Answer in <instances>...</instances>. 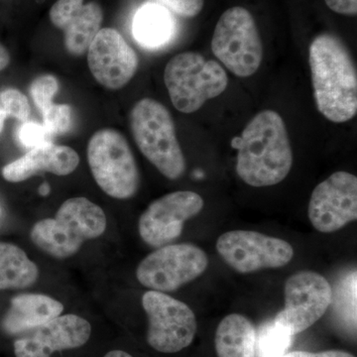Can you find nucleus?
I'll list each match as a JSON object with an SVG mask.
<instances>
[{"label":"nucleus","instance_id":"423d86ee","mask_svg":"<svg viewBox=\"0 0 357 357\" xmlns=\"http://www.w3.org/2000/svg\"><path fill=\"white\" fill-rule=\"evenodd\" d=\"M88 162L96 184L105 194L116 199L135 196L139 171L123 134L112 128L96 131L89 141Z\"/></svg>","mask_w":357,"mask_h":357},{"label":"nucleus","instance_id":"aec40b11","mask_svg":"<svg viewBox=\"0 0 357 357\" xmlns=\"http://www.w3.org/2000/svg\"><path fill=\"white\" fill-rule=\"evenodd\" d=\"M39 269L24 250L0 241V290L30 287L38 280Z\"/></svg>","mask_w":357,"mask_h":357},{"label":"nucleus","instance_id":"c756f323","mask_svg":"<svg viewBox=\"0 0 357 357\" xmlns=\"http://www.w3.org/2000/svg\"><path fill=\"white\" fill-rule=\"evenodd\" d=\"M9 63H10V55L6 47L0 43V72L8 67Z\"/></svg>","mask_w":357,"mask_h":357},{"label":"nucleus","instance_id":"9d476101","mask_svg":"<svg viewBox=\"0 0 357 357\" xmlns=\"http://www.w3.org/2000/svg\"><path fill=\"white\" fill-rule=\"evenodd\" d=\"M217 251L223 261L241 274L286 266L294 249L283 239L252 230H232L218 238Z\"/></svg>","mask_w":357,"mask_h":357},{"label":"nucleus","instance_id":"7ed1b4c3","mask_svg":"<svg viewBox=\"0 0 357 357\" xmlns=\"http://www.w3.org/2000/svg\"><path fill=\"white\" fill-rule=\"evenodd\" d=\"M107 220L100 206L84 197L63 203L56 217L39 220L30 231L32 243L52 257L65 259L88 241L102 236Z\"/></svg>","mask_w":357,"mask_h":357},{"label":"nucleus","instance_id":"cd10ccee","mask_svg":"<svg viewBox=\"0 0 357 357\" xmlns=\"http://www.w3.org/2000/svg\"><path fill=\"white\" fill-rule=\"evenodd\" d=\"M325 2L333 13L347 16L357 14V0H325Z\"/></svg>","mask_w":357,"mask_h":357},{"label":"nucleus","instance_id":"393cba45","mask_svg":"<svg viewBox=\"0 0 357 357\" xmlns=\"http://www.w3.org/2000/svg\"><path fill=\"white\" fill-rule=\"evenodd\" d=\"M58 91V79L51 75H44L33 81L30 86V93L41 114L54 105L53 98L57 95Z\"/></svg>","mask_w":357,"mask_h":357},{"label":"nucleus","instance_id":"dca6fc26","mask_svg":"<svg viewBox=\"0 0 357 357\" xmlns=\"http://www.w3.org/2000/svg\"><path fill=\"white\" fill-rule=\"evenodd\" d=\"M50 20L64 32L66 50L70 55L83 56L102 29L103 13L96 2L84 0H58L50 10Z\"/></svg>","mask_w":357,"mask_h":357},{"label":"nucleus","instance_id":"a211bd4d","mask_svg":"<svg viewBox=\"0 0 357 357\" xmlns=\"http://www.w3.org/2000/svg\"><path fill=\"white\" fill-rule=\"evenodd\" d=\"M64 305L42 294H24L11 300V307L2 321L4 331L11 335L31 331L61 316Z\"/></svg>","mask_w":357,"mask_h":357},{"label":"nucleus","instance_id":"c85d7f7f","mask_svg":"<svg viewBox=\"0 0 357 357\" xmlns=\"http://www.w3.org/2000/svg\"><path fill=\"white\" fill-rule=\"evenodd\" d=\"M283 357H354L349 352L342 351H326L321 352L292 351Z\"/></svg>","mask_w":357,"mask_h":357},{"label":"nucleus","instance_id":"0eeeda50","mask_svg":"<svg viewBox=\"0 0 357 357\" xmlns=\"http://www.w3.org/2000/svg\"><path fill=\"white\" fill-rule=\"evenodd\" d=\"M211 51L236 76L248 77L259 69L263 45L252 14L241 6L222 13L215 25Z\"/></svg>","mask_w":357,"mask_h":357},{"label":"nucleus","instance_id":"7c9ffc66","mask_svg":"<svg viewBox=\"0 0 357 357\" xmlns=\"http://www.w3.org/2000/svg\"><path fill=\"white\" fill-rule=\"evenodd\" d=\"M105 357H133L131 356L130 354H128V352L123 351H112L107 352L105 354Z\"/></svg>","mask_w":357,"mask_h":357},{"label":"nucleus","instance_id":"f257e3e1","mask_svg":"<svg viewBox=\"0 0 357 357\" xmlns=\"http://www.w3.org/2000/svg\"><path fill=\"white\" fill-rule=\"evenodd\" d=\"M237 150L236 173L251 187H270L285 180L293 165L292 147L278 112L263 110L232 139Z\"/></svg>","mask_w":357,"mask_h":357},{"label":"nucleus","instance_id":"39448f33","mask_svg":"<svg viewBox=\"0 0 357 357\" xmlns=\"http://www.w3.org/2000/svg\"><path fill=\"white\" fill-rule=\"evenodd\" d=\"M164 82L174 107L182 114H192L222 95L229 84L225 69L197 52H185L169 61Z\"/></svg>","mask_w":357,"mask_h":357},{"label":"nucleus","instance_id":"b1692460","mask_svg":"<svg viewBox=\"0 0 357 357\" xmlns=\"http://www.w3.org/2000/svg\"><path fill=\"white\" fill-rule=\"evenodd\" d=\"M41 114L42 124L51 136L67 133L72 128L73 109L69 105H52Z\"/></svg>","mask_w":357,"mask_h":357},{"label":"nucleus","instance_id":"6ab92c4d","mask_svg":"<svg viewBox=\"0 0 357 357\" xmlns=\"http://www.w3.org/2000/svg\"><path fill=\"white\" fill-rule=\"evenodd\" d=\"M256 330L250 319L239 314L223 318L215 332L218 357H257Z\"/></svg>","mask_w":357,"mask_h":357},{"label":"nucleus","instance_id":"20e7f679","mask_svg":"<svg viewBox=\"0 0 357 357\" xmlns=\"http://www.w3.org/2000/svg\"><path fill=\"white\" fill-rule=\"evenodd\" d=\"M134 140L145 158L169 180L185 172V159L176 133L172 115L161 102L142 98L130 112Z\"/></svg>","mask_w":357,"mask_h":357},{"label":"nucleus","instance_id":"4468645a","mask_svg":"<svg viewBox=\"0 0 357 357\" xmlns=\"http://www.w3.org/2000/svg\"><path fill=\"white\" fill-rule=\"evenodd\" d=\"M88 64L98 84L115 91L133 79L139 59L121 33L114 28H102L89 45Z\"/></svg>","mask_w":357,"mask_h":357},{"label":"nucleus","instance_id":"f03ea898","mask_svg":"<svg viewBox=\"0 0 357 357\" xmlns=\"http://www.w3.org/2000/svg\"><path fill=\"white\" fill-rule=\"evenodd\" d=\"M309 63L319 112L335 123L351 121L357 114V73L344 42L319 35L310 46Z\"/></svg>","mask_w":357,"mask_h":357},{"label":"nucleus","instance_id":"f8f14e48","mask_svg":"<svg viewBox=\"0 0 357 357\" xmlns=\"http://www.w3.org/2000/svg\"><path fill=\"white\" fill-rule=\"evenodd\" d=\"M204 204L203 198L192 191L173 192L155 199L139 218L141 238L155 248L174 243L182 234L185 222L198 215Z\"/></svg>","mask_w":357,"mask_h":357},{"label":"nucleus","instance_id":"f3484780","mask_svg":"<svg viewBox=\"0 0 357 357\" xmlns=\"http://www.w3.org/2000/svg\"><path fill=\"white\" fill-rule=\"evenodd\" d=\"M79 164L76 150L48 142L32 148L20 158L7 164L2 169V177L7 182L20 183L40 172L67 176L74 172Z\"/></svg>","mask_w":357,"mask_h":357},{"label":"nucleus","instance_id":"ddd939ff","mask_svg":"<svg viewBox=\"0 0 357 357\" xmlns=\"http://www.w3.org/2000/svg\"><path fill=\"white\" fill-rule=\"evenodd\" d=\"M307 215L312 227L332 234L357 220V178L349 172L333 173L314 188Z\"/></svg>","mask_w":357,"mask_h":357},{"label":"nucleus","instance_id":"6e6552de","mask_svg":"<svg viewBox=\"0 0 357 357\" xmlns=\"http://www.w3.org/2000/svg\"><path fill=\"white\" fill-rule=\"evenodd\" d=\"M208 266L206 252L191 243L168 244L147 255L136 269L141 285L158 292H174L196 280Z\"/></svg>","mask_w":357,"mask_h":357},{"label":"nucleus","instance_id":"5701e85b","mask_svg":"<svg viewBox=\"0 0 357 357\" xmlns=\"http://www.w3.org/2000/svg\"><path fill=\"white\" fill-rule=\"evenodd\" d=\"M31 114L29 100L20 89H6L0 91V134L7 119L26 122Z\"/></svg>","mask_w":357,"mask_h":357},{"label":"nucleus","instance_id":"bb28decb","mask_svg":"<svg viewBox=\"0 0 357 357\" xmlns=\"http://www.w3.org/2000/svg\"><path fill=\"white\" fill-rule=\"evenodd\" d=\"M183 17H196L203 10L204 0H158Z\"/></svg>","mask_w":357,"mask_h":357},{"label":"nucleus","instance_id":"9b49d317","mask_svg":"<svg viewBox=\"0 0 357 357\" xmlns=\"http://www.w3.org/2000/svg\"><path fill=\"white\" fill-rule=\"evenodd\" d=\"M284 296L285 307L274 321L294 337L311 328L326 314L333 302V289L321 274L300 271L289 277Z\"/></svg>","mask_w":357,"mask_h":357},{"label":"nucleus","instance_id":"1a4fd4ad","mask_svg":"<svg viewBox=\"0 0 357 357\" xmlns=\"http://www.w3.org/2000/svg\"><path fill=\"white\" fill-rule=\"evenodd\" d=\"M148 317L147 342L163 354H175L189 347L197 333V319L191 307L182 301L158 291L142 297Z\"/></svg>","mask_w":357,"mask_h":357},{"label":"nucleus","instance_id":"2f4dec72","mask_svg":"<svg viewBox=\"0 0 357 357\" xmlns=\"http://www.w3.org/2000/svg\"><path fill=\"white\" fill-rule=\"evenodd\" d=\"M49 192H50V187H49L47 183H44V184L39 188V194L42 195V196H46Z\"/></svg>","mask_w":357,"mask_h":357},{"label":"nucleus","instance_id":"4be33fe9","mask_svg":"<svg viewBox=\"0 0 357 357\" xmlns=\"http://www.w3.org/2000/svg\"><path fill=\"white\" fill-rule=\"evenodd\" d=\"M293 335L276 321H268L256 333L257 357H283L292 344Z\"/></svg>","mask_w":357,"mask_h":357},{"label":"nucleus","instance_id":"a878e982","mask_svg":"<svg viewBox=\"0 0 357 357\" xmlns=\"http://www.w3.org/2000/svg\"><path fill=\"white\" fill-rule=\"evenodd\" d=\"M18 140L23 146L34 148L50 142L51 135L47 132L43 124L37 122H23L22 126L17 130Z\"/></svg>","mask_w":357,"mask_h":357},{"label":"nucleus","instance_id":"2eb2a0df","mask_svg":"<svg viewBox=\"0 0 357 357\" xmlns=\"http://www.w3.org/2000/svg\"><path fill=\"white\" fill-rule=\"evenodd\" d=\"M91 333V325L82 317L59 316L16 340L14 352L16 357H50L55 351L83 347Z\"/></svg>","mask_w":357,"mask_h":357},{"label":"nucleus","instance_id":"412c9836","mask_svg":"<svg viewBox=\"0 0 357 357\" xmlns=\"http://www.w3.org/2000/svg\"><path fill=\"white\" fill-rule=\"evenodd\" d=\"M132 31L134 38L145 48H159L172 36L173 20L164 7L145 4L134 17Z\"/></svg>","mask_w":357,"mask_h":357}]
</instances>
